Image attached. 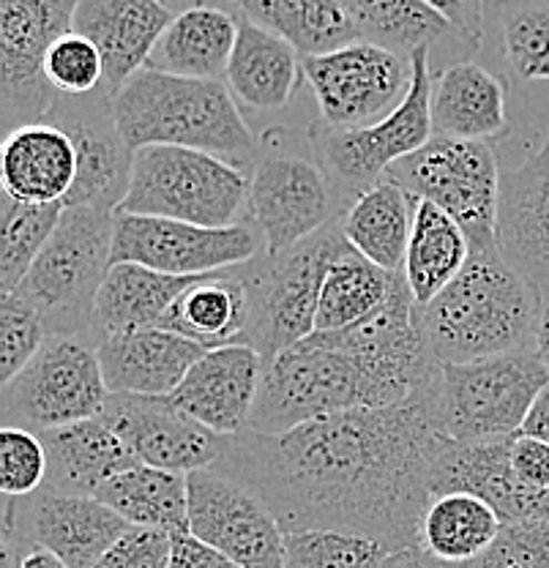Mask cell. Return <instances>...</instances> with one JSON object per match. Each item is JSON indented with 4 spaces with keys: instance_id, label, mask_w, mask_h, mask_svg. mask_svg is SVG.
I'll use <instances>...</instances> for the list:
<instances>
[{
    "instance_id": "cell-1",
    "label": "cell",
    "mask_w": 549,
    "mask_h": 568,
    "mask_svg": "<svg viewBox=\"0 0 549 568\" xmlns=\"http://www.w3.org/2000/svg\"><path fill=\"white\" fill-rule=\"evenodd\" d=\"M440 377L410 399L358 407L282 435L224 440L216 470L250 487L285 530H339L392 552L421 547L443 446Z\"/></svg>"
},
{
    "instance_id": "cell-2",
    "label": "cell",
    "mask_w": 549,
    "mask_h": 568,
    "mask_svg": "<svg viewBox=\"0 0 549 568\" xmlns=\"http://www.w3.org/2000/svg\"><path fill=\"white\" fill-rule=\"evenodd\" d=\"M539 312L541 301L500 248L474 246L462 274L433 304L418 306V320L438 364H468L533 351Z\"/></svg>"
},
{
    "instance_id": "cell-3",
    "label": "cell",
    "mask_w": 549,
    "mask_h": 568,
    "mask_svg": "<svg viewBox=\"0 0 549 568\" xmlns=\"http://www.w3.org/2000/svg\"><path fill=\"white\" fill-rule=\"evenodd\" d=\"M112 112L132 151L175 145L214 153L241 170L257 162L255 134L222 80H189L145 67L112 93Z\"/></svg>"
},
{
    "instance_id": "cell-4",
    "label": "cell",
    "mask_w": 549,
    "mask_h": 568,
    "mask_svg": "<svg viewBox=\"0 0 549 568\" xmlns=\"http://www.w3.org/2000/svg\"><path fill=\"white\" fill-rule=\"evenodd\" d=\"M115 211L72 205L14 290L37 310L47 336H93L96 298L112 268Z\"/></svg>"
},
{
    "instance_id": "cell-5",
    "label": "cell",
    "mask_w": 549,
    "mask_h": 568,
    "mask_svg": "<svg viewBox=\"0 0 549 568\" xmlns=\"http://www.w3.org/2000/svg\"><path fill=\"white\" fill-rule=\"evenodd\" d=\"M358 407H375V396L356 355L336 334H312L265 361L257 405L246 432L282 435L301 424Z\"/></svg>"
},
{
    "instance_id": "cell-6",
    "label": "cell",
    "mask_w": 549,
    "mask_h": 568,
    "mask_svg": "<svg viewBox=\"0 0 549 568\" xmlns=\"http://www.w3.org/2000/svg\"><path fill=\"white\" fill-rule=\"evenodd\" d=\"M347 252H353V246L336 219L304 244L282 254L263 252L252 263L241 265L252 304L250 328L241 345L255 347L263 361H271L315 334L323 282L331 265Z\"/></svg>"
},
{
    "instance_id": "cell-7",
    "label": "cell",
    "mask_w": 549,
    "mask_h": 568,
    "mask_svg": "<svg viewBox=\"0 0 549 568\" xmlns=\"http://www.w3.org/2000/svg\"><path fill=\"white\" fill-rule=\"evenodd\" d=\"M246 170L205 151L148 145L134 151L132 181L115 213L162 216L200 227H233L250 200Z\"/></svg>"
},
{
    "instance_id": "cell-8",
    "label": "cell",
    "mask_w": 549,
    "mask_h": 568,
    "mask_svg": "<svg viewBox=\"0 0 549 568\" xmlns=\"http://www.w3.org/2000/svg\"><path fill=\"white\" fill-rule=\"evenodd\" d=\"M547 386L549 372L536 351L500 353L468 364H440L443 435L462 443L519 435L530 407Z\"/></svg>"
},
{
    "instance_id": "cell-9",
    "label": "cell",
    "mask_w": 549,
    "mask_h": 568,
    "mask_svg": "<svg viewBox=\"0 0 549 568\" xmlns=\"http://www.w3.org/2000/svg\"><path fill=\"white\" fill-rule=\"evenodd\" d=\"M413 82L403 104L383 121L364 129H331L315 123L306 134L309 148L328 170L336 186L353 200L375 186L388 170L435 138L433 126V50H416Z\"/></svg>"
},
{
    "instance_id": "cell-10",
    "label": "cell",
    "mask_w": 549,
    "mask_h": 568,
    "mask_svg": "<svg viewBox=\"0 0 549 568\" xmlns=\"http://www.w3.org/2000/svg\"><path fill=\"white\" fill-rule=\"evenodd\" d=\"M500 175L504 170L492 142L454 140L440 134L388 170V178L405 186L413 197L446 211L465 230L470 248L498 246L495 224Z\"/></svg>"
},
{
    "instance_id": "cell-11",
    "label": "cell",
    "mask_w": 549,
    "mask_h": 568,
    "mask_svg": "<svg viewBox=\"0 0 549 568\" xmlns=\"http://www.w3.org/2000/svg\"><path fill=\"white\" fill-rule=\"evenodd\" d=\"M110 399L93 336H50L31 364L3 386V422L28 432L88 422Z\"/></svg>"
},
{
    "instance_id": "cell-12",
    "label": "cell",
    "mask_w": 549,
    "mask_h": 568,
    "mask_svg": "<svg viewBox=\"0 0 549 568\" xmlns=\"http://www.w3.org/2000/svg\"><path fill=\"white\" fill-rule=\"evenodd\" d=\"M246 211L263 239V252L282 254L334 224L345 205H339V186L315 151L279 148L257 156Z\"/></svg>"
},
{
    "instance_id": "cell-13",
    "label": "cell",
    "mask_w": 549,
    "mask_h": 568,
    "mask_svg": "<svg viewBox=\"0 0 549 568\" xmlns=\"http://www.w3.org/2000/svg\"><path fill=\"white\" fill-rule=\"evenodd\" d=\"M129 523L93 495L41 487L28 497H6L3 566L31 549L55 555L69 568H93Z\"/></svg>"
},
{
    "instance_id": "cell-14",
    "label": "cell",
    "mask_w": 549,
    "mask_h": 568,
    "mask_svg": "<svg viewBox=\"0 0 549 568\" xmlns=\"http://www.w3.org/2000/svg\"><path fill=\"white\" fill-rule=\"evenodd\" d=\"M80 0H0V93L6 134L47 121L61 93L47 82L44 61L74 31Z\"/></svg>"
},
{
    "instance_id": "cell-15",
    "label": "cell",
    "mask_w": 549,
    "mask_h": 568,
    "mask_svg": "<svg viewBox=\"0 0 549 568\" xmlns=\"http://www.w3.org/2000/svg\"><path fill=\"white\" fill-rule=\"evenodd\" d=\"M304 80L315 93L321 123L364 129L403 104L413 82V61L358 39L328 55L304 58Z\"/></svg>"
},
{
    "instance_id": "cell-16",
    "label": "cell",
    "mask_w": 549,
    "mask_h": 568,
    "mask_svg": "<svg viewBox=\"0 0 549 568\" xmlns=\"http://www.w3.org/2000/svg\"><path fill=\"white\" fill-rule=\"evenodd\" d=\"M263 254V239L250 224L200 227L162 216L115 213L112 263H138L173 276H205L238 268Z\"/></svg>"
},
{
    "instance_id": "cell-17",
    "label": "cell",
    "mask_w": 549,
    "mask_h": 568,
    "mask_svg": "<svg viewBox=\"0 0 549 568\" xmlns=\"http://www.w3.org/2000/svg\"><path fill=\"white\" fill-rule=\"evenodd\" d=\"M186 478L192 536L238 568H285V528L250 487L216 467Z\"/></svg>"
},
{
    "instance_id": "cell-18",
    "label": "cell",
    "mask_w": 549,
    "mask_h": 568,
    "mask_svg": "<svg viewBox=\"0 0 549 568\" xmlns=\"http://www.w3.org/2000/svg\"><path fill=\"white\" fill-rule=\"evenodd\" d=\"M99 418L126 443L140 465L183 476L214 467L227 440L183 413L173 396L110 394Z\"/></svg>"
},
{
    "instance_id": "cell-19",
    "label": "cell",
    "mask_w": 549,
    "mask_h": 568,
    "mask_svg": "<svg viewBox=\"0 0 549 568\" xmlns=\"http://www.w3.org/2000/svg\"><path fill=\"white\" fill-rule=\"evenodd\" d=\"M47 121L61 126L77 151V181L67 209H121L132 181L134 151L118 132L110 93L99 88L91 97H58Z\"/></svg>"
},
{
    "instance_id": "cell-20",
    "label": "cell",
    "mask_w": 549,
    "mask_h": 568,
    "mask_svg": "<svg viewBox=\"0 0 549 568\" xmlns=\"http://www.w3.org/2000/svg\"><path fill=\"white\" fill-rule=\"evenodd\" d=\"M495 239L506 263L545 306L549 301V129L533 156L500 175Z\"/></svg>"
},
{
    "instance_id": "cell-21",
    "label": "cell",
    "mask_w": 549,
    "mask_h": 568,
    "mask_svg": "<svg viewBox=\"0 0 549 568\" xmlns=\"http://www.w3.org/2000/svg\"><path fill=\"white\" fill-rule=\"evenodd\" d=\"M265 361L250 345H224L205 351L175 388L173 402L220 437L250 429Z\"/></svg>"
},
{
    "instance_id": "cell-22",
    "label": "cell",
    "mask_w": 549,
    "mask_h": 568,
    "mask_svg": "<svg viewBox=\"0 0 549 568\" xmlns=\"http://www.w3.org/2000/svg\"><path fill=\"white\" fill-rule=\"evenodd\" d=\"M175 20L159 0H80L74 31L88 36L104 58V91L118 93L148 67L159 39Z\"/></svg>"
},
{
    "instance_id": "cell-23",
    "label": "cell",
    "mask_w": 549,
    "mask_h": 568,
    "mask_svg": "<svg viewBox=\"0 0 549 568\" xmlns=\"http://www.w3.org/2000/svg\"><path fill=\"white\" fill-rule=\"evenodd\" d=\"M110 394L170 396L181 386L205 347L164 328L123 331L96 342Z\"/></svg>"
},
{
    "instance_id": "cell-24",
    "label": "cell",
    "mask_w": 549,
    "mask_h": 568,
    "mask_svg": "<svg viewBox=\"0 0 549 568\" xmlns=\"http://www.w3.org/2000/svg\"><path fill=\"white\" fill-rule=\"evenodd\" d=\"M77 181L74 142L50 121L26 123L6 134L0 186L6 197L31 205H67Z\"/></svg>"
},
{
    "instance_id": "cell-25",
    "label": "cell",
    "mask_w": 549,
    "mask_h": 568,
    "mask_svg": "<svg viewBox=\"0 0 549 568\" xmlns=\"http://www.w3.org/2000/svg\"><path fill=\"white\" fill-rule=\"evenodd\" d=\"M435 134L454 140L492 142L509 134L506 82L474 61H454L435 77Z\"/></svg>"
},
{
    "instance_id": "cell-26",
    "label": "cell",
    "mask_w": 549,
    "mask_h": 568,
    "mask_svg": "<svg viewBox=\"0 0 549 568\" xmlns=\"http://www.w3.org/2000/svg\"><path fill=\"white\" fill-rule=\"evenodd\" d=\"M301 77H304V58L291 41L257 26L246 14L241 17L238 41L224 77L235 102L255 112L285 110Z\"/></svg>"
},
{
    "instance_id": "cell-27",
    "label": "cell",
    "mask_w": 549,
    "mask_h": 568,
    "mask_svg": "<svg viewBox=\"0 0 549 568\" xmlns=\"http://www.w3.org/2000/svg\"><path fill=\"white\" fill-rule=\"evenodd\" d=\"M39 437L47 452L44 487L61 493L96 497L102 484H108L112 476L140 465L126 443L102 418L58 426L41 432Z\"/></svg>"
},
{
    "instance_id": "cell-28",
    "label": "cell",
    "mask_w": 549,
    "mask_h": 568,
    "mask_svg": "<svg viewBox=\"0 0 549 568\" xmlns=\"http://www.w3.org/2000/svg\"><path fill=\"white\" fill-rule=\"evenodd\" d=\"M250 287L238 268L197 276L175 298L159 328L173 331L183 339L197 342L205 351L224 345H241L250 328Z\"/></svg>"
},
{
    "instance_id": "cell-29",
    "label": "cell",
    "mask_w": 549,
    "mask_h": 568,
    "mask_svg": "<svg viewBox=\"0 0 549 568\" xmlns=\"http://www.w3.org/2000/svg\"><path fill=\"white\" fill-rule=\"evenodd\" d=\"M238 41V20L222 6L197 3L175 14L159 39L148 69L189 80H222Z\"/></svg>"
},
{
    "instance_id": "cell-30",
    "label": "cell",
    "mask_w": 549,
    "mask_h": 568,
    "mask_svg": "<svg viewBox=\"0 0 549 568\" xmlns=\"http://www.w3.org/2000/svg\"><path fill=\"white\" fill-rule=\"evenodd\" d=\"M416 205L418 197L386 175L347 203L339 227L362 257L388 274H399L405 268Z\"/></svg>"
},
{
    "instance_id": "cell-31",
    "label": "cell",
    "mask_w": 549,
    "mask_h": 568,
    "mask_svg": "<svg viewBox=\"0 0 549 568\" xmlns=\"http://www.w3.org/2000/svg\"><path fill=\"white\" fill-rule=\"evenodd\" d=\"M197 276H173L138 263H112L96 298L93 339L123 331L159 328L175 298Z\"/></svg>"
},
{
    "instance_id": "cell-32",
    "label": "cell",
    "mask_w": 549,
    "mask_h": 568,
    "mask_svg": "<svg viewBox=\"0 0 549 568\" xmlns=\"http://www.w3.org/2000/svg\"><path fill=\"white\" fill-rule=\"evenodd\" d=\"M492 28L506 88L549 85V0H495L484 31Z\"/></svg>"
},
{
    "instance_id": "cell-33",
    "label": "cell",
    "mask_w": 549,
    "mask_h": 568,
    "mask_svg": "<svg viewBox=\"0 0 549 568\" xmlns=\"http://www.w3.org/2000/svg\"><path fill=\"white\" fill-rule=\"evenodd\" d=\"M468 257L470 241L465 230L438 205L418 200L403 268L416 306L433 304L462 274Z\"/></svg>"
},
{
    "instance_id": "cell-34",
    "label": "cell",
    "mask_w": 549,
    "mask_h": 568,
    "mask_svg": "<svg viewBox=\"0 0 549 568\" xmlns=\"http://www.w3.org/2000/svg\"><path fill=\"white\" fill-rule=\"evenodd\" d=\"M235 6L291 41L301 58L328 55L362 39L345 0H235Z\"/></svg>"
},
{
    "instance_id": "cell-35",
    "label": "cell",
    "mask_w": 549,
    "mask_h": 568,
    "mask_svg": "<svg viewBox=\"0 0 549 568\" xmlns=\"http://www.w3.org/2000/svg\"><path fill=\"white\" fill-rule=\"evenodd\" d=\"M364 41L410 58L416 50H433L440 41L478 47L454 28L427 0H345Z\"/></svg>"
},
{
    "instance_id": "cell-36",
    "label": "cell",
    "mask_w": 549,
    "mask_h": 568,
    "mask_svg": "<svg viewBox=\"0 0 549 568\" xmlns=\"http://www.w3.org/2000/svg\"><path fill=\"white\" fill-rule=\"evenodd\" d=\"M96 497L129 525L189 532V478L183 473L134 465L102 484Z\"/></svg>"
},
{
    "instance_id": "cell-37",
    "label": "cell",
    "mask_w": 549,
    "mask_h": 568,
    "mask_svg": "<svg viewBox=\"0 0 549 568\" xmlns=\"http://www.w3.org/2000/svg\"><path fill=\"white\" fill-rule=\"evenodd\" d=\"M504 530L498 511L470 493L438 495L427 508L421 549L448 566H465L487 552Z\"/></svg>"
},
{
    "instance_id": "cell-38",
    "label": "cell",
    "mask_w": 549,
    "mask_h": 568,
    "mask_svg": "<svg viewBox=\"0 0 549 568\" xmlns=\"http://www.w3.org/2000/svg\"><path fill=\"white\" fill-rule=\"evenodd\" d=\"M399 274L377 268L356 248L336 260L323 282L315 334H336L377 315L394 295Z\"/></svg>"
},
{
    "instance_id": "cell-39",
    "label": "cell",
    "mask_w": 549,
    "mask_h": 568,
    "mask_svg": "<svg viewBox=\"0 0 549 568\" xmlns=\"http://www.w3.org/2000/svg\"><path fill=\"white\" fill-rule=\"evenodd\" d=\"M67 205H31L17 203L6 197L0 200V222H3V239H0V290L14 293L31 265L37 263L41 248L52 239V233L61 224Z\"/></svg>"
},
{
    "instance_id": "cell-40",
    "label": "cell",
    "mask_w": 549,
    "mask_h": 568,
    "mask_svg": "<svg viewBox=\"0 0 549 568\" xmlns=\"http://www.w3.org/2000/svg\"><path fill=\"white\" fill-rule=\"evenodd\" d=\"M392 549L339 530H285V568H383Z\"/></svg>"
},
{
    "instance_id": "cell-41",
    "label": "cell",
    "mask_w": 549,
    "mask_h": 568,
    "mask_svg": "<svg viewBox=\"0 0 549 568\" xmlns=\"http://www.w3.org/2000/svg\"><path fill=\"white\" fill-rule=\"evenodd\" d=\"M44 77L61 97H91L104 88V58L88 36L72 31L47 52Z\"/></svg>"
},
{
    "instance_id": "cell-42",
    "label": "cell",
    "mask_w": 549,
    "mask_h": 568,
    "mask_svg": "<svg viewBox=\"0 0 549 568\" xmlns=\"http://www.w3.org/2000/svg\"><path fill=\"white\" fill-rule=\"evenodd\" d=\"M47 339L50 336L37 310L17 293H6L0 298V383L14 381Z\"/></svg>"
},
{
    "instance_id": "cell-43",
    "label": "cell",
    "mask_w": 549,
    "mask_h": 568,
    "mask_svg": "<svg viewBox=\"0 0 549 568\" xmlns=\"http://www.w3.org/2000/svg\"><path fill=\"white\" fill-rule=\"evenodd\" d=\"M47 481V452L37 432L0 429V489L6 497H28Z\"/></svg>"
},
{
    "instance_id": "cell-44",
    "label": "cell",
    "mask_w": 549,
    "mask_h": 568,
    "mask_svg": "<svg viewBox=\"0 0 549 568\" xmlns=\"http://www.w3.org/2000/svg\"><path fill=\"white\" fill-rule=\"evenodd\" d=\"M457 568H549V517L504 525L487 552Z\"/></svg>"
},
{
    "instance_id": "cell-45",
    "label": "cell",
    "mask_w": 549,
    "mask_h": 568,
    "mask_svg": "<svg viewBox=\"0 0 549 568\" xmlns=\"http://www.w3.org/2000/svg\"><path fill=\"white\" fill-rule=\"evenodd\" d=\"M173 536L175 532L167 530L129 525V530L112 544L93 568H170Z\"/></svg>"
},
{
    "instance_id": "cell-46",
    "label": "cell",
    "mask_w": 549,
    "mask_h": 568,
    "mask_svg": "<svg viewBox=\"0 0 549 568\" xmlns=\"http://www.w3.org/2000/svg\"><path fill=\"white\" fill-rule=\"evenodd\" d=\"M511 470L525 487L549 489V446L536 437L514 435Z\"/></svg>"
},
{
    "instance_id": "cell-47",
    "label": "cell",
    "mask_w": 549,
    "mask_h": 568,
    "mask_svg": "<svg viewBox=\"0 0 549 568\" xmlns=\"http://www.w3.org/2000/svg\"><path fill=\"white\" fill-rule=\"evenodd\" d=\"M170 568H238L230 558H224L220 549L209 547L192 532H175L173 536V558Z\"/></svg>"
},
{
    "instance_id": "cell-48",
    "label": "cell",
    "mask_w": 549,
    "mask_h": 568,
    "mask_svg": "<svg viewBox=\"0 0 549 568\" xmlns=\"http://www.w3.org/2000/svg\"><path fill=\"white\" fill-rule=\"evenodd\" d=\"M427 3L468 36L474 44H484V20H487L484 0H427Z\"/></svg>"
},
{
    "instance_id": "cell-49",
    "label": "cell",
    "mask_w": 549,
    "mask_h": 568,
    "mask_svg": "<svg viewBox=\"0 0 549 568\" xmlns=\"http://www.w3.org/2000/svg\"><path fill=\"white\" fill-rule=\"evenodd\" d=\"M519 435L536 437V440L547 443L549 446V386L541 390L539 399H536V405L530 407V413H528V418H525L522 432H519Z\"/></svg>"
},
{
    "instance_id": "cell-50",
    "label": "cell",
    "mask_w": 549,
    "mask_h": 568,
    "mask_svg": "<svg viewBox=\"0 0 549 568\" xmlns=\"http://www.w3.org/2000/svg\"><path fill=\"white\" fill-rule=\"evenodd\" d=\"M383 568H457V566L443 564V560L433 558L429 552H424L421 547H413V549H403V552H394Z\"/></svg>"
},
{
    "instance_id": "cell-51",
    "label": "cell",
    "mask_w": 549,
    "mask_h": 568,
    "mask_svg": "<svg viewBox=\"0 0 549 568\" xmlns=\"http://www.w3.org/2000/svg\"><path fill=\"white\" fill-rule=\"evenodd\" d=\"M533 351L541 358V364L549 372V301L541 306L539 320H536V334H533Z\"/></svg>"
},
{
    "instance_id": "cell-52",
    "label": "cell",
    "mask_w": 549,
    "mask_h": 568,
    "mask_svg": "<svg viewBox=\"0 0 549 568\" xmlns=\"http://www.w3.org/2000/svg\"><path fill=\"white\" fill-rule=\"evenodd\" d=\"M14 568H69V566L61 564L55 555L44 552V549H31V552H26L20 560H17Z\"/></svg>"
},
{
    "instance_id": "cell-53",
    "label": "cell",
    "mask_w": 549,
    "mask_h": 568,
    "mask_svg": "<svg viewBox=\"0 0 549 568\" xmlns=\"http://www.w3.org/2000/svg\"><path fill=\"white\" fill-rule=\"evenodd\" d=\"M159 3H162V6H167V9L173 11V14H181V11L192 9V6L203 3V0H159Z\"/></svg>"
}]
</instances>
